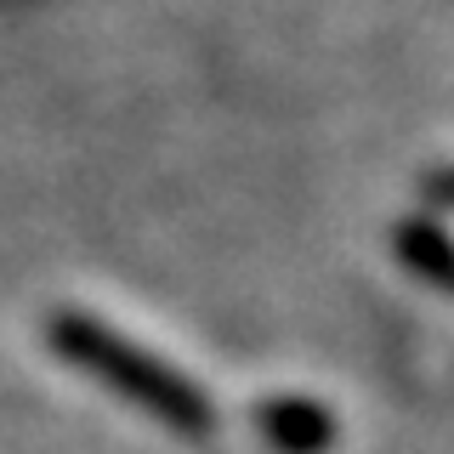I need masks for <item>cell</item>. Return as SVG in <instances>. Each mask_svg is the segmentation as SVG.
Masks as SVG:
<instances>
[{"label": "cell", "mask_w": 454, "mask_h": 454, "mask_svg": "<svg viewBox=\"0 0 454 454\" xmlns=\"http://www.w3.org/2000/svg\"><path fill=\"white\" fill-rule=\"evenodd\" d=\"M51 340L68 352L80 369H91L97 380H108L120 397H131L137 409H148L153 420H165L170 432H210V397L193 387L188 375H176V369H165L153 352L131 347L125 335L103 330L97 318H80V312H63V318L51 324Z\"/></svg>", "instance_id": "cell-1"}, {"label": "cell", "mask_w": 454, "mask_h": 454, "mask_svg": "<svg viewBox=\"0 0 454 454\" xmlns=\"http://www.w3.org/2000/svg\"><path fill=\"white\" fill-rule=\"evenodd\" d=\"M262 432L273 437V443H284L290 454H312V449H324L330 443V415L324 409H312V403H267L262 409Z\"/></svg>", "instance_id": "cell-2"}]
</instances>
